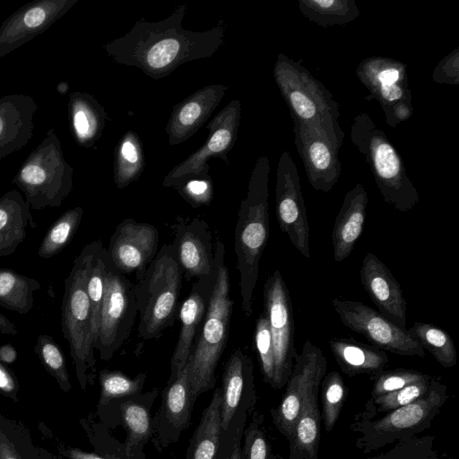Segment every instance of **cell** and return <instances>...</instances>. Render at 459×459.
Masks as SVG:
<instances>
[{"instance_id":"obj_14","label":"cell","mask_w":459,"mask_h":459,"mask_svg":"<svg viewBox=\"0 0 459 459\" xmlns=\"http://www.w3.org/2000/svg\"><path fill=\"white\" fill-rule=\"evenodd\" d=\"M292 119L295 143L307 179L314 189L327 193L341 174L338 151L342 144L321 127Z\"/></svg>"},{"instance_id":"obj_8","label":"cell","mask_w":459,"mask_h":459,"mask_svg":"<svg viewBox=\"0 0 459 459\" xmlns=\"http://www.w3.org/2000/svg\"><path fill=\"white\" fill-rule=\"evenodd\" d=\"M273 76L292 118L317 126L342 143L338 105L324 85L304 67L281 54L277 57Z\"/></svg>"},{"instance_id":"obj_48","label":"cell","mask_w":459,"mask_h":459,"mask_svg":"<svg viewBox=\"0 0 459 459\" xmlns=\"http://www.w3.org/2000/svg\"><path fill=\"white\" fill-rule=\"evenodd\" d=\"M0 459H22L14 445L0 432Z\"/></svg>"},{"instance_id":"obj_39","label":"cell","mask_w":459,"mask_h":459,"mask_svg":"<svg viewBox=\"0 0 459 459\" xmlns=\"http://www.w3.org/2000/svg\"><path fill=\"white\" fill-rule=\"evenodd\" d=\"M146 378L145 372H141L131 378L118 370H101L99 374L100 384L99 407L104 408L113 402L140 394Z\"/></svg>"},{"instance_id":"obj_29","label":"cell","mask_w":459,"mask_h":459,"mask_svg":"<svg viewBox=\"0 0 459 459\" xmlns=\"http://www.w3.org/2000/svg\"><path fill=\"white\" fill-rule=\"evenodd\" d=\"M253 385L251 359L240 349L229 358L222 374L221 426L227 431L235 417L246 388Z\"/></svg>"},{"instance_id":"obj_28","label":"cell","mask_w":459,"mask_h":459,"mask_svg":"<svg viewBox=\"0 0 459 459\" xmlns=\"http://www.w3.org/2000/svg\"><path fill=\"white\" fill-rule=\"evenodd\" d=\"M68 120L75 142L91 148L100 138L106 124L107 112L91 94L74 91L69 95Z\"/></svg>"},{"instance_id":"obj_26","label":"cell","mask_w":459,"mask_h":459,"mask_svg":"<svg viewBox=\"0 0 459 459\" xmlns=\"http://www.w3.org/2000/svg\"><path fill=\"white\" fill-rule=\"evenodd\" d=\"M368 203L367 191L359 183L345 195L332 231L335 262L345 260L360 238L366 221Z\"/></svg>"},{"instance_id":"obj_5","label":"cell","mask_w":459,"mask_h":459,"mask_svg":"<svg viewBox=\"0 0 459 459\" xmlns=\"http://www.w3.org/2000/svg\"><path fill=\"white\" fill-rule=\"evenodd\" d=\"M94 247L95 241L86 245L74 259L65 280L62 300L61 329L69 343L76 377L82 389H85L88 382L93 383L96 374L91 305L86 289L88 269Z\"/></svg>"},{"instance_id":"obj_22","label":"cell","mask_w":459,"mask_h":459,"mask_svg":"<svg viewBox=\"0 0 459 459\" xmlns=\"http://www.w3.org/2000/svg\"><path fill=\"white\" fill-rule=\"evenodd\" d=\"M212 280L213 273L212 277L197 280L180 305V330L170 361V377L168 382L173 381L180 374L191 356L206 313Z\"/></svg>"},{"instance_id":"obj_30","label":"cell","mask_w":459,"mask_h":459,"mask_svg":"<svg viewBox=\"0 0 459 459\" xmlns=\"http://www.w3.org/2000/svg\"><path fill=\"white\" fill-rule=\"evenodd\" d=\"M30 209L17 190L0 196V256L13 254L26 238V228L37 227Z\"/></svg>"},{"instance_id":"obj_18","label":"cell","mask_w":459,"mask_h":459,"mask_svg":"<svg viewBox=\"0 0 459 459\" xmlns=\"http://www.w3.org/2000/svg\"><path fill=\"white\" fill-rule=\"evenodd\" d=\"M327 362L322 351L307 340L300 353H296L291 374L279 406L272 410L273 422L279 431L290 440L300 415L303 397L307 385L319 368Z\"/></svg>"},{"instance_id":"obj_9","label":"cell","mask_w":459,"mask_h":459,"mask_svg":"<svg viewBox=\"0 0 459 459\" xmlns=\"http://www.w3.org/2000/svg\"><path fill=\"white\" fill-rule=\"evenodd\" d=\"M137 313L134 284L114 267L108 254L104 297L94 344L102 360L110 359L127 340Z\"/></svg>"},{"instance_id":"obj_38","label":"cell","mask_w":459,"mask_h":459,"mask_svg":"<svg viewBox=\"0 0 459 459\" xmlns=\"http://www.w3.org/2000/svg\"><path fill=\"white\" fill-rule=\"evenodd\" d=\"M83 210L80 206L63 212L49 227L38 250L41 258L48 259L61 252L73 239L82 218Z\"/></svg>"},{"instance_id":"obj_46","label":"cell","mask_w":459,"mask_h":459,"mask_svg":"<svg viewBox=\"0 0 459 459\" xmlns=\"http://www.w3.org/2000/svg\"><path fill=\"white\" fill-rule=\"evenodd\" d=\"M269 446L257 422L252 421L244 432V446L240 459H268Z\"/></svg>"},{"instance_id":"obj_20","label":"cell","mask_w":459,"mask_h":459,"mask_svg":"<svg viewBox=\"0 0 459 459\" xmlns=\"http://www.w3.org/2000/svg\"><path fill=\"white\" fill-rule=\"evenodd\" d=\"M361 284L379 312L406 329L407 303L390 269L375 254L368 252L359 269Z\"/></svg>"},{"instance_id":"obj_1","label":"cell","mask_w":459,"mask_h":459,"mask_svg":"<svg viewBox=\"0 0 459 459\" xmlns=\"http://www.w3.org/2000/svg\"><path fill=\"white\" fill-rule=\"evenodd\" d=\"M186 5H178L158 22L140 19L125 35L103 45L106 54L119 65L134 66L154 80L163 79L190 61L211 57L225 42L223 20L202 31L182 26Z\"/></svg>"},{"instance_id":"obj_35","label":"cell","mask_w":459,"mask_h":459,"mask_svg":"<svg viewBox=\"0 0 459 459\" xmlns=\"http://www.w3.org/2000/svg\"><path fill=\"white\" fill-rule=\"evenodd\" d=\"M409 335L427 349L444 368H452L457 363V351L452 337L445 330L433 324L414 322L407 329Z\"/></svg>"},{"instance_id":"obj_12","label":"cell","mask_w":459,"mask_h":459,"mask_svg":"<svg viewBox=\"0 0 459 459\" xmlns=\"http://www.w3.org/2000/svg\"><path fill=\"white\" fill-rule=\"evenodd\" d=\"M276 217L281 230L306 258L310 257V229L295 163L283 152L278 163L275 186Z\"/></svg>"},{"instance_id":"obj_13","label":"cell","mask_w":459,"mask_h":459,"mask_svg":"<svg viewBox=\"0 0 459 459\" xmlns=\"http://www.w3.org/2000/svg\"><path fill=\"white\" fill-rule=\"evenodd\" d=\"M241 103L230 100L206 126L208 136L204 144L182 162L176 165L163 178L162 186H170L186 175H198L210 169L207 161L220 158L227 164L228 153L233 148L241 117Z\"/></svg>"},{"instance_id":"obj_31","label":"cell","mask_w":459,"mask_h":459,"mask_svg":"<svg viewBox=\"0 0 459 459\" xmlns=\"http://www.w3.org/2000/svg\"><path fill=\"white\" fill-rule=\"evenodd\" d=\"M328 343L342 371L350 377L377 374L383 371L389 361L385 351L353 338L333 337Z\"/></svg>"},{"instance_id":"obj_10","label":"cell","mask_w":459,"mask_h":459,"mask_svg":"<svg viewBox=\"0 0 459 459\" xmlns=\"http://www.w3.org/2000/svg\"><path fill=\"white\" fill-rule=\"evenodd\" d=\"M264 307L271 331L274 353L273 388L283 387L292 371L295 348V324L288 286L276 269L264 284Z\"/></svg>"},{"instance_id":"obj_24","label":"cell","mask_w":459,"mask_h":459,"mask_svg":"<svg viewBox=\"0 0 459 459\" xmlns=\"http://www.w3.org/2000/svg\"><path fill=\"white\" fill-rule=\"evenodd\" d=\"M326 368L327 362L322 364L307 385L302 401L300 415L290 440V459H318L321 419L318 390L325 375Z\"/></svg>"},{"instance_id":"obj_15","label":"cell","mask_w":459,"mask_h":459,"mask_svg":"<svg viewBox=\"0 0 459 459\" xmlns=\"http://www.w3.org/2000/svg\"><path fill=\"white\" fill-rule=\"evenodd\" d=\"M159 232L156 227L134 219L123 220L110 238L107 249L114 267L122 274L134 273L141 280L158 253Z\"/></svg>"},{"instance_id":"obj_6","label":"cell","mask_w":459,"mask_h":459,"mask_svg":"<svg viewBox=\"0 0 459 459\" xmlns=\"http://www.w3.org/2000/svg\"><path fill=\"white\" fill-rule=\"evenodd\" d=\"M351 139L368 163L384 201L399 212L411 211L420 196L385 133L362 113L353 121Z\"/></svg>"},{"instance_id":"obj_42","label":"cell","mask_w":459,"mask_h":459,"mask_svg":"<svg viewBox=\"0 0 459 459\" xmlns=\"http://www.w3.org/2000/svg\"><path fill=\"white\" fill-rule=\"evenodd\" d=\"M209 169L198 175H186L177 179L173 187L191 206L209 205L213 198V183Z\"/></svg>"},{"instance_id":"obj_27","label":"cell","mask_w":459,"mask_h":459,"mask_svg":"<svg viewBox=\"0 0 459 459\" xmlns=\"http://www.w3.org/2000/svg\"><path fill=\"white\" fill-rule=\"evenodd\" d=\"M445 392L444 385L430 381L429 389L423 397L393 410L385 417L374 421L372 430L377 433H392L417 429L437 412L445 401Z\"/></svg>"},{"instance_id":"obj_4","label":"cell","mask_w":459,"mask_h":459,"mask_svg":"<svg viewBox=\"0 0 459 459\" xmlns=\"http://www.w3.org/2000/svg\"><path fill=\"white\" fill-rule=\"evenodd\" d=\"M182 273L174 247L163 245L134 284L140 315L138 336L143 341L159 338L174 324L179 311Z\"/></svg>"},{"instance_id":"obj_7","label":"cell","mask_w":459,"mask_h":459,"mask_svg":"<svg viewBox=\"0 0 459 459\" xmlns=\"http://www.w3.org/2000/svg\"><path fill=\"white\" fill-rule=\"evenodd\" d=\"M73 174L55 130L48 129L22 162L13 183L23 192L31 209L60 207L73 190Z\"/></svg>"},{"instance_id":"obj_3","label":"cell","mask_w":459,"mask_h":459,"mask_svg":"<svg viewBox=\"0 0 459 459\" xmlns=\"http://www.w3.org/2000/svg\"><path fill=\"white\" fill-rule=\"evenodd\" d=\"M212 292L206 313L186 363L193 399L213 388L215 370L227 344L234 301L230 296L229 270L225 264V247L215 241Z\"/></svg>"},{"instance_id":"obj_53","label":"cell","mask_w":459,"mask_h":459,"mask_svg":"<svg viewBox=\"0 0 459 459\" xmlns=\"http://www.w3.org/2000/svg\"><path fill=\"white\" fill-rule=\"evenodd\" d=\"M1 1V0H0Z\"/></svg>"},{"instance_id":"obj_45","label":"cell","mask_w":459,"mask_h":459,"mask_svg":"<svg viewBox=\"0 0 459 459\" xmlns=\"http://www.w3.org/2000/svg\"><path fill=\"white\" fill-rule=\"evenodd\" d=\"M430 380L415 383L375 398L379 411H391L423 397L429 391Z\"/></svg>"},{"instance_id":"obj_33","label":"cell","mask_w":459,"mask_h":459,"mask_svg":"<svg viewBox=\"0 0 459 459\" xmlns=\"http://www.w3.org/2000/svg\"><path fill=\"white\" fill-rule=\"evenodd\" d=\"M144 168L143 143L138 134L126 132L114 151L113 178L118 189H123L135 181Z\"/></svg>"},{"instance_id":"obj_43","label":"cell","mask_w":459,"mask_h":459,"mask_svg":"<svg viewBox=\"0 0 459 459\" xmlns=\"http://www.w3.org/2000/svg\"><path fill=\"white\" fill-rule=\"evenodd\" d=\"M372 377L375 380L371 394L374 399L407 385L431 379L426 374L406 368H396L387 371L383 370L372 375Z\"/></svg>"},{"instance_id":"obj_25","label":"cell","mask_w":459,"mask_h":459,"mask_svg":"<svg viewBox=\"0 0 459 459\" xmlns=\"http://www.w3.org/2000/svg\"><path fill=\"white\" fill-rule=\"evenodd\" d=\"M159 392V388L155 387L147 393L116 401L126 432L125 450L132 459H145L143 448L152 437L151 410Z\"/></svg>"},{"instance_id":"obj_21","label":"cell","mask_w":459,"mask_h":459,"mask_svg":"<svg viewBox=\"0 0 459 459\" xmlns=\"http://www.w3.org/2000/svg\"><path fill=\"white\" fill-rule=\"evenodd\" d=\"M227 90L223 84L206 85L176 104L165 127L169 143L178 145L193 136L218 107Z\"/></svg>"},{"instance_id":"obj_50","label":"cell","mask_w":459,"mask_h":459,"mask_svg":"<svg viewBox=\"0 0 459 459\" xmlns=\"http://www.w3.org/2000/svg\"><path fill=\"white\" fill-rule=\"evenodd\" d=\"M16 349L10 343H5L0 347V361L11 364L16 360Z\"/></svg>"},{"instance_id":"obj_40","label":"cell","mask_w":459,"mask_h":459,"mask_svg":"<svg viewBox=\"0 0 459 459\" xmlns=\"http://www.w3.org/2000/svg\"><path fill=\"white\" fill-rule=\"evenodd\" d=\"M322 419L325 429H333L343 407L347 388L339 372L332 370L322 380Z\"/></svg>"},{"instance_id":"obj_23","label":"cell","mask_w":459,"mask_h":459,"mask_svg":"<svg viewBox=\"0 0 459 459\" xmlns=\"http://www.w3.org/2000/svg\"><path fill=\"white\" fill-rule=\"evenodd\" d=\"M36 100L22 93L0 98V160L21 150L33 134Z\"/></svg>"},{"instance_id":"obj_2","label":"cell","mask_w":459,"mask_h":459,"mask_svg":"<svg viewBox=\"0 0 459 459\" xmlns=\"http://www.w3.org/2000/svg\"><path fill=\"white\" fill-rule=\"evenodd\" d=\"M269 172L268 158L259 157L251 172L247 195L240 203L235 230L241 308L247 318L253 312L259 263L269 237Z\"/></svg>"},{"instance_id":"obj_36","label":"cell","mask_w":459,"mask_h":459,"mask_svg":"<svg viewBox=\"0 0 459 459\" xmlns=\"http://www.w3.org/2000/svg\"><path fill=\"white\" fill-rule=\"evenodd\" d=\"M299 4L304 16L323 27L344 24L359 15L354 1L299 0Z\"/></svg>"},{"instance_id":"obj_44","label":"cell","mask_w":459,"mask_h":459,"mask_svg":"<svg viewBox=\"0 0 459 459\" xmlns=\"http://www.w3.org/2000/svg\"><path fill=\"white\" fill-rule=\"evenodd\" d=\"M254 340L264 380L273 386L274 378V353L268 318L264 311L257 318Z\"/></svg>"},{"instance_id":"obj_52","label":"cell","mask_w":459,"mask_h":459,"mask_svg":"<svg viewBox=\"0 0 459 459\" xmlns=\"http://www.w3.org/2000/svg\"><path fill=\"white\" fill-rule=\"evenodd\" d=\"M225 459H240L239 443L236 442L230 454Z\"/></svg>"},{"instance_id":"obj_11","label":"cell","mask_w":459,"mask_h":459,"mask_svg":"<svg viewBox=\"0 0 459 459\" xmlns=\"http://www.w3.org/2000/svg\"><path fill=\"white\" fill-rule=\"evenodd\" d=\"M332 304L341 322L360 333L373 346L401 356L424 357L422 346L379 311L360 302L333 299Z\"/></svg>"},{"instance_id":"obj_17","label":"cell","mask_w":459,"mask_h":459,"mask_svg":"<svg viewBox=\"0 0 459 459\" xmlns=\"http://www.w3.org/2000/svg\"><path fill=\"white\" fill-rule=\"evenodd\" d=\"M177 260L186 280L212 277L215 244L209 225L200 218H177L171 225Z\"/></svg>"},{"instance_id":"obj_37","label":"cell","mask_w":459,"mask_h":459,"mask_svg":"<svg viewBox=\"0 0 459 459\" xmlns=\"http://www.w3.org/2000/svg\"><path fill=\"white\" fill-rule=\"evenodd\" d=\"M94 241V252L89 265L86 282L87 294L91 305L93 347L97 339L100 325L108 260V251L103 247L101 241Z\"/></svg>"},{"instance_id":"obj_47","label":"cell","mask_w":459,"mask_h":459,"mask_svg":"<svg viewBox=\"0 0 459 459\" xmlns=\"http://www.w3.org/2000/svg\"><path fill=\"white\" fill-rule=\"evenodd\" d=\"M17 389L15 377L11 371L0 362V391L6 394H13Z\"/></svg>"},{"instance_id":"obj_34","label":"cell","mask_w":459,"mask_h":459,"mask_svg":"<svg viewBox=\"0 0 459 459\" xmlns=\"http://www.w3.org/2000/svg\"><path fill=\"white\" fill-rule=\"evenodd\" d=\"M40 288V282L34 278L9 268H0V307L28 314L34 305L33 294Z\"/></svg>"},{"instance_id":"obj_41","label":"cell","mask_w":459,"mask_h":459,"mask_svg":"<svg viewBox=\"0 0 459 459\" xmlns=\"http://www.w3.org/2000/svg\"><path fill=\"white\" fill-rule=\"evenodd\" d=\"M34 351L46 370L51 374L61 388L67 392L71 388L64 352L54 338L41 333L38 336Z\"/></svg>"},{"instance_id":"obj_16","label":"cell","mask_w":459,"mask_h":459,"mask_svg":"<svg viewBox=\"0 0 459 459\" xmlns=\"http://www.w3.org/2000/svg\"><path fill=\"white\" fill-rule=\"evenodd\" d=\"M78 0H34L21 6L0 25V57L48 30Z\"/></svg>"},{"instance_id":"obj_19","label":"cell","mask_w":459,"mask_h":459,"mask_svg":"<svg viewBox=\"0 0 459 459\" xmlns=\"http://www.w3.org/2000/svg\"><path fill=\"white\" fill-rule=\"evenodd\" d=\"M194 403L186 365L173 381L168 382L160 410L152 419V439L159 451L177 442L188 428Z\"/></svg>"},{"instance_id":"obj_32","label":"cell","mask_w":459,"mask_h":459,"mask_svg":"<svg viewBox=\"0 0 459 459\" xmlns=\"http://www.w3.org/2000/svg\"><path fill=\"white\" fill-rule=\"evenodd\" d=\"M221 388H216L189 442L186 459H216L221 435Z\"/></svg>"},{"instance_id":"obj_49","label":"cell","mask_w":459,"mask_h":459,"mask_svg":"<svg viewBox=\"0 0 459 459\" xmlns=\"http://www.w3.org/2000/svg\"><path fill=\"white\" fill-rule=\"evenodd\" d=\"M65 455L69 459H120L109 455H99L95 453L84 452L78 448H69L65 451Z\"/></svg>"},{"instance_id":"obj_51","label":"cell","mask_w":459,"mask_h":459,"mask_svg":"<svg viewBox=\"0 0 459 459\" xmlns=\"http://www.w3.org/2000/svg\"><path fill=\"white\" fill-rule=\"evenodd\" d=\"M18 329L16 325L4 315L0 313V333L16 335Z\"/></svg>"}]
</instances>
